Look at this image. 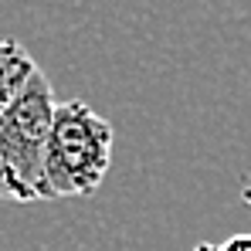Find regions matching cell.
<instances>
[{
	"label": "cell",
	"instance_id": "5",
	"mask_svg": "<svg viewBox=\"0 0 251 251\" xmlns=\"http://www.w3.org/2000/svg\"><path fill=\"white\" fill-rule=\"evenodd\" d=\"M217 251H251V231L248 234H231L224 245H217Z\"/></svg>",
	"mask_w": 251,
	"mask_h": 251
},
{
	"label": "cell",
	"instance_id": "2",
	"mask_svg": "<svg viewBox=\"0 0 251 251\" xmlns=\"http://www.w3.org/2000/svg\"><path fill=\"white\" fill-rule=\"evenodd\" d=\"M54 109H58V102L51 95V82L38 68L34 78L21 88V95L0 116V139L7 143L10 156L17 160V167L24 173V180L31 183V190L38 194V201H48L44 146H48V136H51Z\"/></svg>",
	"mask_w": 251,
	"mask_h": 251
},
{
	"label": "cell",
	"instance_id": "1",
	"mask_svg": "<svg viewBox=\"0 0 251 251\" xmlns=\"http://www.w3.org/2000/svg\"><path fill=\"white\" fill-rule=\"evenodd\" d=\"M112 143H116V132L109 119L99 116L88 102L78 99L58 102L51 136L44 146L48 201L95 194L112 167Z\"/></svg>",
	"mask_w": 251,
	"mask_h": 251
},
{
	"label": "cell",
	"instance_id": "6",
	"mask_svg": "<svg viewBox=\"0 0 251 251\" xmlns=\"http://www.w3.org/2000/svg\"><path fill=\"white\" fill-rule=\"evenodd\" d=\"M194 251H217V245H197Z\"/></svg>",
	"mask_w": 251,
	"mask_h": 251
},
{
	"label": "cell",
	"instance_id": "3",
	"mask_svg": "<svg viewBox=\"0 0 251 251\" xmlns=\"http://www.w3.org/2000/svg\"><path fill=\"white\" fill-rule=\"evenodd\" d=\"M34 72H38V61L24 44H17L14 38H0V116L21 95V88L34 78Z\"/></svg>",
	"mask_w": 251,
	"mask_h": 251
},
{
	"label": "cell",
	"instance_id": "4",
	"mask_svg": "<svg viewBox=\"0 0 251 251\" xmlns=\"http://www.w3.org/2000/svg\"><path fill=\"white\" fill-rule=\"evenodd\" d=\"M0 201H17V204L38 201V194H34L31 183L24 180V173L17 167V160L10 156V150H7L3 139H0Z\"/></svg>",
	"mask_w": 251,
	"mask_h": 251
}]
</instances>
